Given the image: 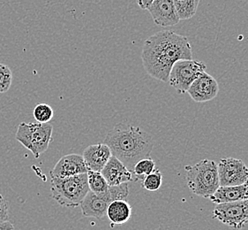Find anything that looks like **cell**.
<instances>
[{
	"label": "cell",
	"mask_w": 248,
	"mask_h": 230,
	"mask_svg": "<svg viewBox=\"0 0 248 230\" xmlns=\"http://www.w3.org/2000/svg\"><path fill=\"white\" fill-rule=\"evenodd\" d=\"M156 25L167 28L179 22L173 0H153L148 9Z\"/></svg>",
	"instance_id": "8fae6325"
},
{
	"label": "cell",
	"mask_w": 248,
	"mask_h": 230,
	"mask_svg": "<svg viewBox=\"0 0 248 230\" xmlns=\"http://www.w3.org/2000/svg\"><path fill=\"white\" fill-rule=\"evenodd\" d=\"M15 138L21 145L25 147L26 149L33 151V145H32V130L30 123L21 122L18 126L17 132L15 135Z\"/></svg>",
	"instance_id": "ffe728a7"
},
{
	"label": "cell",
	"mask_w": 248,
	"mask_h": 230,
	"mask_svg": "<svg viewBox=\"0 0 248 230\" xmlns=\"http://www.w3.org/2000/svg\"><path fill=\"white\" fill-rule=\"evenodd\" d=\"M13 82V74L10 68L0 64V93H5L10 89Z\"/></svg>",
	"instance_id": "603a6c76"
},
{
	"label": "cell",
	"mask_w": 248,
	"mask_h": 230,
	"mask_svg": "<svg viewBox=\"0 0 248 230\" xmlns=\"http://www.w3.org/2000/svg\"><path fill=\"white\" fill-rule=\"evenodd\" d=\"M155 169V162L150 157L138 161L133 168V174L137 181H142Z\"/></svg>",
	"instance_id": "d6986e66"
},
{
	"label": "cell",
	"mask_w": 248,
	"mask_h": 230,
	"mask_svg": "<svg viewBox=\"0 0 248 230\" xmlns=\"http://www.w3.org/2000/svg\"><path fill=\"white\" fill-rule=\"evenodd\" d=\"M8 202L3 196L0 194V223L9 221L8 214Z\"/></svg>",
	"instance_id": "cb8c5ba5"
},
{
	"label": "cell",
	"mask_w": 248,
	"mask_h": 230,
	"mask_svg": "<svg viewBox=\"0 0 248 230\" xmlns=\"http://www.w3.org/2000/svg\"><path fill=\"white\" fill-rule=\"evenodd\" d=\"M33 115L37 123L45 124L49 123L50 120H52L54 116V111L50 105L42 103L35 105L33 110Z\"/></svg>",
	"instance_id": "44dd1931"
},
{
	"label": "cell",
	"mask_w": 248,
	"mask_h": 230,
	"mask_svg": "<svg viewBox=\"0 0 248 230\" xmlns=\"http://www.w3.org/2000/svg\"><path fill=\"white\" fill-rule=\"evenodd\" d=\"M207 66L198 60H179L174 64L170 73L168 82L179 94L186 93L189 87L206 72Z\"/></svg>",
	"instance_id": "8992f818"
},
{
	"label": "cell",
	"mask_w": 248,
	"mask_h": 230,
	"mask_svg": "<svg viewBox=\"0 0 248 230\" xmlns=\"http://www.w3.org/2000/svg\"><path fill=\"white\" fill-rule=\"evenodd\" d=\"M101 174L105 177L109 187L121 185L130 181H137L133 172L114 156H111L104 169L101 171Z\"/></svg>",
	"instance_id": "7c38bea8"
},
{
	"label": "cell",
	"mask_w": 248,
	"mask_h": 230,
	"mask_svg": "<svg viewBox=\"0 0 248 230\" xmlns=\"http://www.w3.org/2000/svg\"><path fill=\"white\" fill-rule=\"evenodd\" d=\"M104 144L109 147L112 156L132 172L138 161L149 158L155 141L152 135L139 127L120 122L106 135Z\"/></svg>",
	"instance_id": "7a4b0ae2"
},
{
	"label": "cell",
	"mask_w": 248,
	"mask_h": 230,
	"mask_svg": "<svg viewBox=\"0 0 248 230\" xmlns=\"http://www.w3.org/2000/svg\"><path fill=\"white\" fill-rule=\"evenodd\" d=\"M199 4V0H175L174 6L179 20H188L193 18L197 12Z\"/></svg>",
	"instance_id": "e0dca14e"
},
{
	"label": "cell",
	"mask_w": 248,
	"mask_h": 230,
	"mask_svg": "<svg viewBox=\"0 0 248 230\" xmlns=\"http://www.w3.org/2000/svg\"><path fill=\"white\" fill-rule=\"evenodd\" d=\"M106 215L111 222V226L122 225L126 223L132 216V206L126 200H115L110 203Z\"/></svg>",
	"instance_id": "2e32d148"
},
{
	"label": "cell",
	"mask_w": 248,
	"mask_h": 230,
	"mask_svg": "<svg viewBox=\"0 0 248 230\" xmlns=\"http://www.w3.org/2000/svg\"><path fill=\"white\" fill-rule=\"evenodd\" d=\"M219 92V85L213 76L208 73L200 75L189 87L187 93L193 100L204 103L214 99Z\"/></svg>",
	"instance_id": "9c48e42d"
},
{
	"label": "cell",
	"mask_w": 248,
	"mask_h": 230,
	"mask_svg": "<svg viewBox=\"0 0 248 230\" xmlns=\"http://www.w3.org/2000/svg\"><path fill=\"white\" fill-rule=\"evenodd\" d=\"M88 184L90 188V191L93 192L94 194L99 195L103 194L107 191L109 186L105 177L102 175L100 172H93L88 171Z\"/></svg>",
	"instance_id": "ac0fdd59"
},
{
	"label": "cell",
	"mask_w": 248,
	"mask_h": 230,
	"mask_svg": "<svg viewBox=\"0 0 248 230\" xmlns=\"http://www.w3.org/2000/svg\"><path fill=\"white\" fill-rule=\"evenodd\" d=\"M129 195L128 183L109 187L106 192L96 195L90 191L80 205L82 214L85 217L102 219L106 215L108 206L111 202L123 199L125 200Z\"/></svg>",
	"instance_id": "5b68a950"
},
{
	"label": "cell",
	"mask_w": 248,
	"mask_h": 230,
	"mask_svg": "<svg viewBox=\"0 0 248 230\" xmlns=\"http://www.w3.org/2000/svg\"><path fill=\"white\" fill-rule=\"evenodd\" d=\"M193 60L188 38L171 30H162L144 42L141 60L146 72L156 80L168 82L170 73L179 60Z\"/></svg>",
	"instance_id": "6da1fadb"
},
{
	"label": "cell",
	"mask_w": 248,
	"mask_h": 230,
	"mask_svg": "<svg viewBox=\"0 0 248 230\" xmlns=\"http://www.w3.org/2000/svg\"><path fill=\"white\" fill-rule=\"evenodd\" d=\"M32 130V145L35 159H38L41 154H43L48 150L50 143L52 140L53 126L50 123H30Z\"/></svg>",
	"instance_id": "5bb4252c"
},
{
	"label": "cell",
	"mask_w": 248,
	"mask_h": 230,
	"mask_svg": "<svg viewBox=\"0 0 248 230\" xmlns=\"http://www.w3.org/2000/svg\"><path fill=\"white\" fill-rule=\"evenodd\" d=\"M220 187L242 185L248 181V167L243 160L222 159L217 163Z\"/></svg>",
	"instance_id": "ba28073f"
},
{
	"label": "cell",
	"mask_w": 248,
	"mask_h": 230,
	"mask_svg": "<svg viewBox=\"0 0 248 230\" xmlns=\"http://www.w3.org/2000/svg\"><path fill=\"white\" fill-rule=\"evenodd\" d=\"M163 182V175L159 169H155L153 173L146 176L143 180L141 181V186L145 190L149 191H156L158 190Z\"/></svg>",
	"instance_id": "7402d4cb"
},
{
	"label": "cell",
	"mask_w": 248,
	"mask_h": 230,
	"mask_svg": "<svg viewBox=\"0 0 248 230\" xmlns=\"http://www.w3.org/2000/svg\"><path fill=\"white\" fill-rule=\"evenodd\" d=\"M213 218L233 230H242L248 224V200L217 205Z\"/></svg>",
	"instance_id": "52a82bcc"
},
{
	"label": "cell",
	"mask_w": 248,
	"mask_h": 230,
	"mask_svg": "<svg viewBox=\"0 0 248 230\" xmlns=\"http://www.w3.org/2000/svg\"><path fill=\"white\" fill-rule=\"evenodd\" d=\"M82 155L68 154L60 159L55 165L50 175L51 178H66L88 173Z\"/></svg>",
	"instance_id": "30bf717a"
},
{
	"label": "cell",
	"mask_w": 248,
	"mask_h": 230,
	"mask_svg": "<svg viewBox=\"0 0 248 230\" xmlns=\"http://www.w3.org/2000/svg\"><path fill=\"white\" fill-rule=\"evenodd\" d=\"M185 170L189 190L195 195L209 198L220 187L217 163L214 160H201L195 165H186Z\"/></svg>",
	"instance_id": "3957f363"
},
{
	"label": "cell",
	"mask_w": 248,
	"mask_h": 230,
	"mask_svg": "<svg viewBox=\"0 0 248 230\" xmlns=\"http://www.w3.org/2000/svg\"><path fill=\"white\" fill-rule=\"evenodd\" d=\"M51 194L61 206H80L90 192L88 175H75L66 178H51Z\"/></svg>",
	"instance_id": "277c9868"
},
{
	"label": "cell",
	"mask_w": 248,
	"mask_h": 230,
	"mask_svg": "<svg viewBox=\"0 0 248 230\" xmlns=\"http://www.w3.org/2000/svg\"><path fill=\"white\" fill-rule=\"evenodd\" d=\"M0 230H15V227L10 221L0 223Z\"/></svg>",
	"instance_id": "484cf974"
},
{
	"label": "cell",
	"mask_w": 248,
	"mask_h": 230,
	"mask_svg": "<svg viewBox=\"0 0 248 230\" xmlns=\"http://www.w3.org/2000/svg\"><path fill=\"white\" fill-rule=\"evenodd\" d=\"M209 199L216 205L248 200V181L242 185L219 187Z\"/></svg>",
	"instance_id": "9a60e30c"
},
{
	"label": "cell",
	"mask_w": 248,
	"mask_h": 230,
	"mask_svg": "<svg viewBox=\"0 0 248 230\" xmlns=\"http://www.w3.org/2000/svg\"><path fill=\"white\" fill-rule=\"evenodd\" d=\"M111 156L109 147L104 143H101L88 146L83 151L82 158L89 171L101 173Z\"/></svg>",
	"instance_id": "4fadbf2b"
},
{
	"label": "cell",
	"mask_w": 248,
	"mask_h": 230,
	"mask_svg": "<svg viewBox=\"0 0 248 230\" xmlns=\"http://www.w3.org/2000/svg\"><path fill=\"white\" fill-rule=\"evenodd\" d=\"M153 2V0H140L137 2V4L139 5L140 7L143 10H148L149 6L151 5Z\"/></svg>",
	"instance_id": "d4e9b609"
}]
</instances>
